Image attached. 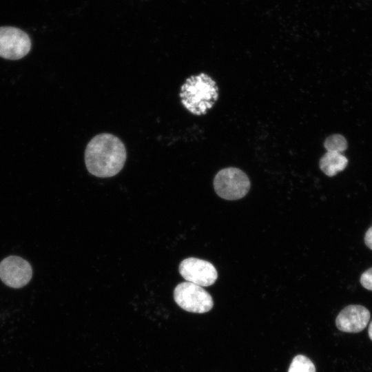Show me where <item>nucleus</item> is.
Here are the masks:
<instances>
[{"label": "nucleus", "mask_w": 372, "mask_h": 372, "mask_svg": "<svg viewBox=\"0 0 372 372\" xmlns=\"http://www.w3.org/2000/svg\"><path fill=\"white\" fill-rule=\"evenodd\" d=\"M127 158L125 145L117 136L103 133L88 143L85 151V163L88 172L100 178L116 175Z\"/></svg>", "instance_id": "nucleus-1"}, {"label": "nucleus", "mask_w": 372, "mask_h": 372, "mask_svg": "<svg viewBox=\"0 0 372 372\" xmlns=\"http://www.w3.org/2000/svg\"><path fill=\"white\" fill-rule=\"evenodd\" d=\"M183 105L195 115L205 114L218 98V88L213 79L205 73L191 76L180 87Z\"/></svg>", "instance_id": "nucleus-2"}, {"label": "nucleus", "mask_w": 372, "mask_h": 372, "mask_svg": "<svg viewBox=\"0 0 372 372\" xmlns=\"http://www.w3.org/2000/svg\"><path fill=\"white\" fill-rule=\"evenodd\" d=\"M214 187L222 198L234 200L243 198L250 189V180L247 174L236 167L220 170L214 177Z\"/></svg>", "instance_id": "nucleus-3"}, {"label": "nucleus", "mask_w": 372, "mask_h": 372, "mask_svg": "<svg viewBox=\"0 0 372 372\" xmlns=\"http://www.w3.org/2000/svg\"><path fill=\"white\" fill-rule=\"evenodd\" d=\"M174 299L180 308L191 313H204L214 306L211 295L203 287L189 282L179 283L175 287Z\"/></svg>", "instance_id": "nucleus-4"}, {"label": "nucleus", "mask_w": 372, "mask_h": 372, "mask_svg": "<svg viewBox=\"0 0 372 372\" xmlns=\"http://www.w3.org/2000/svg\"><path fill=\"white\" fill-rule=\"evenodd\" d=\"M31 45V40L24 31L11 26L0 27L1 57L20 59L28 54Z\"/></svg>", "instance_id": "nucleus-5"}, {"label": "nucleus", "mask_w": 372, "mask_h": 372, "mask_svg": "<svg viewBox=\"0 0 372 372\" xmlns=\"http://www.w3.org/2000/svg\"><path fill=\"white\" fill-rule=\"evenodd\" d=\"M32 277L29 262L18 256H9L0 262V279L7 286L19 289L25 286Z\"/></svg>", "instance_id": "nucleus-6"}, {"label": "nucleus", "mask_w": 372, "mask_h": 372, "mask_svg": "<svg viewBox=\"0 0 372 372\" xmlns=\"http://www.w3.org/2000/svg\"><path fill=\"white\" fill-rule=\"evenodd\" d=\"M179 273L187 282L201 287L212 285L218 278L215 267L209 262L196 258H187L179 265Z\"/></svg>", "instance_id": "nucleus-7"}, {"label": "nucleus", "mask_w": 372, "mask_h": 372, "mask_svg": "<svg viewBox=\"0 0 372 372\" xmlns=\"http://www.w3.org/2000/svg\"><path fill=\"white\" fill-rule=\"evenodd\" d=\"M371 314L362 305L351 304L344 307L335 319L337 328L343 332L358 333L367 326Z\"/></svg>", "instance_id": "nucleus-8"}, {"label": "nucleus", "mask_w": 372, "mask_h": 372, "mask_svg": "<svg viewBox=\"0 0 372 372\" xmlns=\"http://www.w3.org/2000/svg\"><path fill=\"white\" fill-rule=\"evenodd\" d=\"M348 160L341 153L327 152L320 160V169L328 176H333L344 169Z\"/></svg>", "instance_id": "nucleus-9"}, {"label": "nucleus", "mask_w": 372, "mask_h": 372, "mask_svg": "<svg viewBox=\"0 0 372 372\" xmlns=\"http://www.w3.org/2000/svg\"><path fill=\"white\" fill-rule=\"evenodd\" d=\"M288 372H316V367L309 358L298 355L292 360Z\"/></svg>", "instance_id": "nucleus-10"}, {"label": "nucleus", "mask_w": 372, "mask_h": 372, "mask_svg": "<svg viewBox=\"0 0 372 372\" xmlns=\"http://www.w3.org/2000/svg\"><path fill=\"white\" fill-rule=\"evenodd\" d=\"M324 145L327 152L341 153L347 149V143L342 135L333 134L327 138Z\"/></svg>", "instance_id": "nucleus-11"}, {"label": "nucleus", "mask_w": 372, "mask_h": 372, "mask_svg": "<svg viewBox=\"0 0 372 372\" xmlns=\"http://www.w3.org/2000/svg\"><path fill=\"white\" fill-rule=\"evenodd\" d=\"M360 282L365 289L372 291V267L362 273Z\"/></svg>", "instance_id": "nucleus-12"}, {"label": "nucleus", "mask_w": 372, "mask_h": 372, "mask_svg": "<svg viewBox=\"0 0 372 372\" xmlns=\"http://www.w3.org/2000/svg\"><path fill=\"white\" fill-rule=\"evenodd\" d=\"M364 242L367 247L372 250V226L365 233Z\"/></svg>", "instance_id": "nucleus-13"}, {"label": "nucleus", "mask_w": 372, "mask_h": 372, "mask_svg": "<svg viewBox=\"0 0 372 372\" xmlns=\"http://www.w3.org/2000/svg\"><path fill=\"white\" fill-rule=\"evenodd\" d=\"M368 333H369V336L370 339L372 340V320L369 324Z\"/></svg>", "instance_id": "nucleus-14"}]
</instances>
